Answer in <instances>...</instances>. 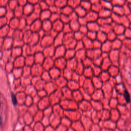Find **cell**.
<instances>
[{"label": "cell", "instance_id": "obj_1", "mask_svg": "<svg viewBox=\"0 0 131 131\" xmlns=\"http://www.w3.org/2000/svg\"><path fill=\"white\" fill-rule=\"evenodd\" d=\"M124 97H125V100L127 102H130V95L126 90H125V91H124Z\"/></svg>", "mask_w": 131, "mask_h": 131}, {"label": "cell", "instance_id": "obj_2", "mask_svg": "<svg viewBox=\"0 0 131 131\" xmlns=\"http://www.w3.org/2000/svg\"><path fill=\"white\" fill-rule=\"evenodd\" d=\"M11 96H12V102H13V104L14 105H16V103H17V101H16V99L15 96L13 94H12Z\"/></svg>", "mask_w": 131, "mask_h": 131}]
</instances>
